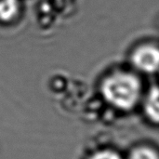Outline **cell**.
<instances>
[{"label":"cell","mask_w":159,"mask_h":159,"mask_svg":"<svg viewBox=\"0 0 159 159\" xmlns=\"http://www.w3.org/2000/svg\"><path fill=\"white\" fill-rule=\"evenodd\" d=\"M104 99L121 110H130L138 103L142 94L140 79L129 72H115L102 83Z\"/></svg>","instance_id":"6da1fadb"},{"label":"cell","mask_w":159,"mask_h":159,"mask_svg":"<svg viewBox=\"0 0 159 159\" xmlns=\"http://www.w3.org/2000/svg\"><path fill=\"white\" fill-rule=\"evenodd\" d=\"M20 11L19 0H0V20L10 21Z\"/></svg>","instance_id":"277c9868"},{"label":"cell","mask_w":159,"mask_h":159,"mask_svg":"<svg viewBox=\"0 0 159 159\" xmlns=\"http://www.w3.org/2000/svg\"><path fill=\"white\" fill-rule=\"evenodd\" d=\"M133 65L143 73H155L159 69V48L154 45H142L131 55Z\"/></svg>","instance_id":"7a4b0ae2"},{"label":"cell","mask_w":159,"mask_h":159,"mask_svg":"<svg viewBox=\"0 0 159 159\" xmlns=\"http://www.w3.org/2000/svg\"><path fill=\"white\" fill-rule=\"evenodd\" d=\"M89 159H122V157L116 152L111 150H103L95 153Z\"/></svg>","instance_id":"8992f818"},{"label":"cell","mask_w":159,"mask_h":159,"mask_svg":"<svg viewBox=\"0 0 159 159\" xmlns=\"http://www.w3.org/2000/svg\"><path fill=\"white\" fill-rule=\"evenodd\" d=\"M145 114L155 123H159V87H154L149 91L144 102Z\"/></svg>","instance_id":"3957f363"},{"label":"cell","mask_w":159,"mask_h":159,"mask_svg":"<svg viewBox=\"0 0 159 159\" xmlns=\"http://www.w3.org/2000/svg\"><path fill=\"white\" fill-rule=\"evenodd\" d=\"M129 159H159L158 154L153 148L147 146H140L134 148Z\"/></svg>","instance_id":"5b68a950"}]
</instances>
